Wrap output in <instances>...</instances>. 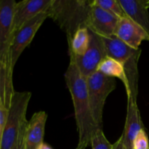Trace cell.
I'll list each match as a JSON object with an SVG mask.
<instances>
[{
    "label": "cell",
    "instance_id": "cell-1",
    "mask_svg": "<svg viewBox=\"0 0 149 149\" xmlns=\"http://www.w3.org/2000/svg\"><path fill=\"white\" fill-rule=\"evenodd\" d=\"M65 83L71 94L79 134L78 145L87 147L97 128L92 113L87 90V79L72 61L64 74Z\"/></svg>",
    "mask_w": 149,
    "mask_h": 149
},
{
    "label": "cell",
    "instance_id": "cell-2",
    "mask_svg": "<svg viewBox=\"0 0 149 149\" xmlns=\"http://www.w3.org/2000/svg\"><path fill=\"white\" fill-rule=\"evenodd\" d=\"M91 7V0H53L47 13L65 32L68 42L79 28L86 26Z\"/></svg>",
    "mask_w": 149,
    "mask_h": 149
},
{
    "label": "cell",
    "instance_id": "cell-3",
    "mask_svg": "<svg viewBox=\"0 0 149 149\" xmlns=\"http://www.w3.org/2000/svg\"><path fill=\"white\" fill-rule=\"evenodd\" d=\"M102 37V36H101ZM107 56L119 61L123 65L129 84V91L127 93V99L137 103L138 95V62L141 49L130 47L114 35L102 37Z\"/></svg>",
    "mask_w": 149,
    "mask_h": 149
},
{
    "label": "cell",
    "instance_id": "cell-4",
    "mask_svg": "<svg viewBox=\"0 0 149 149\" xmlns=\"http://www.w3.org/2000/svg\"><path fill=\"white\" fill-rule=\"evenodd\" d=\"M31 97L30 92H15L8 109L1 149H12L17 142L26 120V112Z\"/></svg>",
    "mask_w": 149,
    "mask_h": 149
},
{
    "label": "cell",
    "instance_id": "cell-5",
    "mask_svg": "<svg viewBox=\"0 0 149 149\" xmlns=\"http://www.w3.org/2000/svg\"><path fill=\"white\" fill-rule=\"evenodd\" d=\"M89 100L93 119L98 129H103V116L108 96L116 88L115 79L96 71L87 78Z\"/></svg>",
    "mask_w": 149,
    "mask_h": 149
},
{
    "label": "cell",
    "instance_id": "cell-6",
    "mask_svg": "<svg viewBox=\"0 0 149 149\" xmlns=\"http://www.w3.org/2000/svg\"><path fill=\"white\" fill-rule=\"evenodd\" d=\"M90 42L85 53L81 56L69 55L70 61L75 63L81 74L86 79L97 71L101 61L107 57L101 36L90 31Z\"/></svg>",
    "mask_w": 149,
    "mask_h": 149
},
{
    "label": "cell",
    "instance_id": "cell-7",
    "mask_svg": "<svg viewBox=\"0 0 149 149\" xmlns=\"http://www.w3.org/2000/svg\"><path fill=\"white\" fill-rule=\"evenodd\" d=\"M16 3L15 0H0V61L13 69L10 52L14 37L13 17Z\"/></svg>",
    "mask_w": 149,
    "mask_h": 149
},
{
    "label": "cell",
    "instance_id": "cell-8",
    "mask_svg": "<svg viewBox=\"0 0 149 149\" xmlns=\"http://www.w3.org/2000/svg\"><path fill=\"white\" fill-rule=\"evenodd\" d=\"M48 17L49 16L47 12L40 13L34 18L25 23L15 33L10 52L11 64L13 68L24 49L30 45L37 31Z\"/></svg>",
    "mask_w": 149,
    "mask_h": 149
},
{
    "label": "cell",
    "instance_id": "cell-9",
    "mask_svg": "<svg viewBox=\"0 0 149 149\" xmlns=\"http://www.w3.org/2000/svg\"><path fill=\"white\" fill-rule=\"evenodd\" d=\"M92 3V0H91ZM119 17L97 6L92 4L86 26L91 31L102 37L113 36Z\"/></svg>",
    "mask_w": 149,
    "mask_h": 149
},
{
    "label": "cell",
    "instance_id": "cell-10",
    "mask_svg": "<svg viewBox=\"0 0 149 149\" xmlns=\"http://www.w3.org/2000/svg\"><path fill=\"white\" fill-rule=\"evenodd\" d=\"M53 0H23L16 3L13 17L14 34L27 22L47 12Z\"/></svg>",
    "mask_w": 149,
    "mask_h": 149
},
{
    "label": "cell",
    "instance_id": "cell-11",
    "mask_svg": "<svg viewBox=\"0 0 149 149\" xmlns=\"http://www.w3.org/2000/svg\"><path fill=\"white\" fill-rule=\"evenodd\" d=\"M113 35L135 49H140L143 41H149L148 33L128 17L119 18Z\"/></svg>",
    "mask_w": 149,
    "mask_h": 149
},
{
    "label": "cell",
    "instance_id": "cell-12",
    "mask_svg": "<svg viewBox=\"0 0 149 149\" xmlns=\"http://www.w3.org/2000/svg\"><path fill=\"white\" fill-rule=\"evenodd\" d=\"M47 119V113L40 111L33 113L28 122L25 137L26 149H39L44 143Z\"/></svg>",
    "mask_w": 149,
    "mask_h": 149
},
{
    "label": "cell",
    "instance_id": "cell-13",
    "mask_svg": "<svg viewBox=\"0 0 149 149\" xmlns=\"http://www.w3.org/2000/svg\"><path fill=\"white\" fill-rule=\"evenodd\" d=\"M144 128L141 120V113L138 103L131 99H127V109L125 128L122 135H123L125 146L132 149V141L141 129Z\"/></svg>",
    "mask_w": 149,
    "mask_h": 149
},
{
    "label": "cell",
    "instance_id": "cell-14",
    "mask_svg": "<svg viewBox=\"0 0 149 149\" xmlns=\"http://www.w3.org/2000/svg\"><path fill=\"white\" fill-rule=\"evenodd\" d=\"M127 16L149 36V0H119Z\"/></svg>",
    "mask_w": 149,
    "mask_h": 149
},
{
    "label": "cell",
    "instance_id": "cell-15",
    "mask_svg": "<svg viewBox=\"0 0 149 149\" xmlns=\"http://www.w3.org/2000/svg\"><path fill=\"white\" fill-rule=\"evenodd\" d=\"M13 70L5 63L0 61V100L9 109L15 91Z\"/></svg>",
    "mask_w": 149,
    "mask_h": 149
},
{
    "label": "cell",
    "instance_id": "cell-16",
    "mask_svg": "<svg viewBox=\"0 0 149 149\" xmlns=\"http://www.w3.org/2000/svg\"><path fill=\"white\" fill-rule=\"evenodd\" d=\"M97 71H100L104 75L111 78H117L122 81L126 90V93L129 91V84L127 78L126 73L123 65L119 61L111 58L106 57L101 61L97 67Z\"/></svg>",
    "mask_w": 149,
    "mask_h": 149
},
{
    "label": "cell",
    "instance_id": "cell-17",
    "mask_svg": "<svg viewBox=\"0 0 149 149\" xmlns=\"http://www.w3.org/2000/svg\"><path fill=\"white\" fill-rule=\"evenodd\" d=\"M90 42V30L86 26L79 28L68 41V54L81 56L87 50Z\"/></svg>",
    "mask_w": 149,
    "mask_h": 149
},
{
    "label": "cell",
    "instance_id": "cell-18",
    "mask_svg": "<svg viewBox=\"0 0 149 149\" xmlns=\"http://www.w3.org/2000/svg\"><path fill=\"white\" fill-rule=\"evenodd\" d=\"M92 4L103 9L119 18L127 17L119 0H92Z\"/></svg>",
    "mask_w": 149,
    "mask_h": 149
},
{
    "label": "cell",
    "instance_id": "cell-19",
    "mask_svg": "<svg viewBox=\"0 0 149 149\" xmlns=\"http://www.w3.org/2000/svg\"><path fill=\"white\" fill-rule=\"evenodd\" d=\"M92 149H112L113 144L110 143L104 135L103 129H97L91 138Z\"/></svg>",
    "mask_w": 149,
    "mask_h": 149
},
{
    "label": "cell",
    "instance_id": "cell-20",
    "mask_svg": "<svg viewBox=\"0 0 149 149\" xmlns=\"http://www.w3.org/2000/svg\"><path fill=\"white\" fill-rule=\"evenodd\" d=\"M132 149H149V140L145 128L141 129L134 138Z\"/></svg>",
    "mask_w": 149,
    "mask_h": 149
},
{
    "label": "cell",
    "instance_id": "cell-21",
    "mask_svg": "<svg viewBox=\"0 0 149 149\" xmlns=\"http://www.w3.org/2000/svg\"><path fill=\"white\" fill-rule=\"evenodd\" d=\"M7 115H8V109L0 100V149H1V141H2L6 122H7Z\"/></svg>",
    "mask_w": 149,
    "mask_h": 149
},
{
    "label": "cell",
    "instance_id": "cell-22",
    "mask_svg": "<svg viewBox=\"0 0 149 149\" xmlns=\"http://www.w3.org/2000/svg\"><path fill=\"white\" fill-rule=\"evenodd\" d=\"M27 123L28 122L23 125L20 135H19L18 139H17V142H16V143L15 144V146L12 149H26V148H25V137H26V130Z\"/></svg>",
    "mask_w": 149,
    "mask_h": 149
},
{
    "label": "cell",
    "instance_id": "cell-23",
    "mask_svg": "<svg viewBox=\"0 0 149 149\" xmlns=\"http://www.w3.org/2000/svg\"><path fill=\"white\" fill-rule=\"evenodd\" d=\"M112 149H125L123 135H121L120 138L113 144Z\"/></svg>",
    "mask_w": 149,
    "mask_h": 149
},
{
    "label": "cell",
    "instance_id": "cell-24",
    "mask_svg": "<svg viewBox=\"0 0 149 149\" xmlns=\"http://www.w3.org/2000/svg\"><path fill=\"white\" fill-rule=\"evenodd\" d=\"M39 149H53V148H52L50 146L48 145L47 143H44L41 146L40 148H39Z\"/></svg>",
    "mask_w": 149,
    "mask_h": 149
},
{
    "label": "cell",
    "instance_id": "cell-25",
    "mask_svg": "<svg viewBox=\"0 0 149 149\" xmlns=\"http://www.w3.org/2000/svg\"><path fill=\"white\" fill-rule=\"evenodd\" d=\"M86 148H87V147L84 146H80V145H78V146H77V148H76V149H85Z\"/></svg>",
    "mask_w": 149,
    "mask_h": 149
},
{
    "label": "cell",
    "instance_id": "cell-26",
    "mask_svg": "<svg viewBox=\"0 0 149 149\" xmlns=\"http://www.w3.org/2000/svg\"><path fill=\"white\" fill-rule=\"evenodd\" d=\"M125 149H129V148H126V147H125Z\"/></svg>",
    "mask_w": 149,
    "mask_h": 149
}]
</instances>
